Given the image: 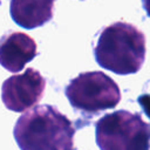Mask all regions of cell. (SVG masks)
<instances>
[{"label":"cell","instance_id":"1","mask_svg":"<svg viewBox=\"0 0 150 150\" xmlns=\"http://www.w3.org/2000/svg\"><path fill=\"white\" fill-rule=\"evenodd\" d=\"M13 135L21 150H74L73 123L53 105L27 110L16 121Z\"/></svg>","mask_w":150,"mask_h":150},{"label":"cell","instance_id":"2","mask_svg":"<svg viewBox=\"0 0 150 150\" xmlns=\"http://www.w3.org/2000/svg\"><path fill=\"white\" fill-rule=\"evenodd\" d=\"M145 52L144 34L124 21L104 27L94 48L96 62L118 75L137 73L144 63Z\"/></svg>","mask_w":150,"mask_h":150},{"label":"cell","instance_id":"3","mask_svg":"<svg viewBox=\"0 0 150 150\" xmlns=\"http://www.w3.org/2000/svg\"><path fill=\"white\" fill-rule=\"evenodd\" d=\"M95 128L101 150H150V127L139 114L117 110L101 117Z\"/></svg>","mask_w":150,"mask_h":150},{"label":"cell","instance_id":"4","mask_svg":"<svg viewBox=\"0 0 150 150\" xmlns=\"http://www.w3.org/2000/svg\"><path fill=\"white\" fill-rule=\"evenodd\" d=\"M70 104L86 112H98L115 108L121 101L116 82L102 71L81 73L66 87Z\"/></svg>","mask_w":150,"mask_h":150},{"label":"cell","instance_id":"5","mask_svg":"<svg viewBox=\"0 0 150 150\" xmlns=\"http://www.w3.org/2000/svg\"><path fill=\"white\" fill-rule=\"evenodd\" d=\"M46 88V80L42 75L28 68L25 73L13 75L4 81L1 87V98L7 109L22 112L40 102Z\"/></svg>","mask_w":150,"mask_h":150},{"label":"cell","instance_id":"6","mask_svg":"<svg viewBox=\"0 0 150 150\" xmlns=\"http://www.w3.org/2000/svg\"><path fill=\"white\" fill-rule=\"evenodd\" d=\"M36 55V42L25 33L11 32L0 39V64L12 73L22 70Z\"/></svg>","mask_w":150,"mask_h":150},{"label":"cell","instance_id":"7","mask_svg":"<svg viewBox=\"0 0 150 150\" xmlns=\"http://www.w3.org/2000/svg\"><path fill=\"white\" fill-rule=\"evenodd\" d=\"M54 2L55 0H11L9 13L15 23L34 29L52 20Z\"/></svg>","mask_w":150,"mask_h":150},{"label":"cell","instance_id":"8","mask_svg":"<svg viewBox=\"0 0 150 150\" xmlns=\"http://www.w3.org/2000/svg\"><path fill=\"white\" fill-rule=\"evenodd\" d=\"M137 101H138L139 105L142 107V109L144 110V112L150 118V95L149 94H143L137 98Z\"/></svg>","mask_w":150,"mask_h":150},{"label":"cell","instance_id":"9","mask_svg":"<svg viewBox=\"0 0 150 150\" xmlns=\"http://www.w3.org/2000/svg\"><path fill=\"white\" fill-rule=\"evenodd\" d=\"M142 5H143V8L146 15L150 18V0H142Z\"/></svg>","mask_w":150,"mask_h":150}]
</instances>
